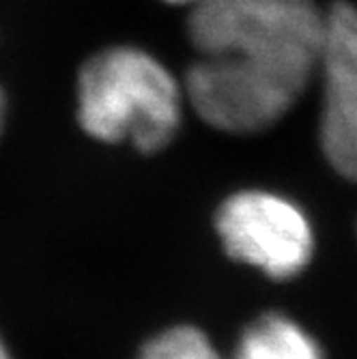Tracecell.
Returning <instances> with one entry per match:
<instances>
[{
    "mask_svg": "<svg viewBox=\"0 0 357 359\" xmlns=\"http://www.w3.org/2000/svg\"><path fill=\"white\" fill-rule=\"evenodd\" d=\"M187 35L198 52L183 93L207 125L256 134L293 108L325 41V11L312 0H205L191 7Z\"/></svg>",
    "mask_w": 357,
    "mask_h": 359,
    "instance_id": "obj_1",
    "label": "cell"
},
{
    "mask_svg": "<svg viewBox=\"0 0 357 359\" xmlns=\"http://www.w3.org/2000/svg\"><path fill=\"white\" fill-rule=\"evenodd\" d=\"M5 110H7V102H5L3 88H0V132H3V125H5Z\"/></svg>",
    "mask_w": 357,
    "mask_h": 359,
    "instance_id": "obj_7",
    "label": "cell"
},
{
    "mask_svg": "<svg viewBox=\"0 0 357 359\" xmlns=\"http://www.w3.org/2000/svg\"><path fill=\"white\" fill-rule=\"evenodd\" d=\"M0 359H11L7 348H5V344H3V340H0Z\"/></svg>",
    "mask_w": 357,
    "mask_h": 359,
    "instance_id": "obj_9",
    "label": "cell"
},
{
    "mask_svg": "<svg viewBox=\"0 0 357 359\" xmlns=\"http://www.w3.org/2000/svg\"><path fill=\"white\" fill-rule=\"evenodd\" d=\"M215 228L235 260L276 280L299 276L312 258L314 235L306 213L274 191L233 194L220 207Z\"/></svg>",
    "mask_w": 357,
    "mask_h": 359,
    "instance_id": "obj_3",
    "label": "cell"
},
{
    "mask_svg": "<svg viewBox=\"0 0 357 359\" xmlns=\"http://www.w3.org/2000/svg\"><path fill=\"white\" fill-rule=\"evenodd\" d=\"M183 97L179 80L151 52L112 46L78 74V121L95 140L155 153L177 136Z\"/></svg>",
    "mask_w": 357,
    "mask_h": 359,
    "instance_id": "obj_2",
    "label": "cell"
},
{
    "mask_svg": "<svg viewBox=\"0 0 357 359\" xmlns=\"http://www.w3.org/2000/svg\"><path fill=\"white\" fill-rule=\"evenodd\" d=\"M318 74L321 149L340 177L357 181V7L344 0L325 11Z\"/></svg>",
    "mask_w": 357,
    "mask_h": 359,
    "instance_id": "obj_4",
    "label": "cell"
},
{
    "mask_svg": "<svg viewBox=\"0 0 357 359\" xmlns=\"http://www.w3.org/2000/svg\"><path fill=\"white\" fill-rule=\"evenodd\" d=\"M233 359H323V351L297 323L265 314L241 334Z\"/></svg>",
    "mask_w": 357,
    "mask_h": 359,
    "instance_id": "obj_5",
    "label": "cell"
},
{
    "mask_svg": "<svg viewBox=\"0 0 357 359\" xmlns=\"http://www.w3.org/2000/svg\"><path fill=\"white\" fill-rule=\"evenodd\" d=\"M140 359H222L207 336L196 327H173L155 336Z\"/></svg>",
    "mask_w": 357,
    "mask_h": 359,
    "instance_id": "obj_6",
    "label": "cell"
},
{
    "mask_svg": "<svg viewBox=\"0 0 357 359\" xmlns=\"http://www.w3.org/2000/svg\"><path fill=\"white\" fill-rule=\"evenodd\" d=\"M164 3H168V5H187V7H196V5L205 3V0H164Z\"/></svg>",
    "mask_w": 357,
    "mask_h": 359,
    "instance_id": "obj_8",
    "label": "cell"
}]
</instances>
